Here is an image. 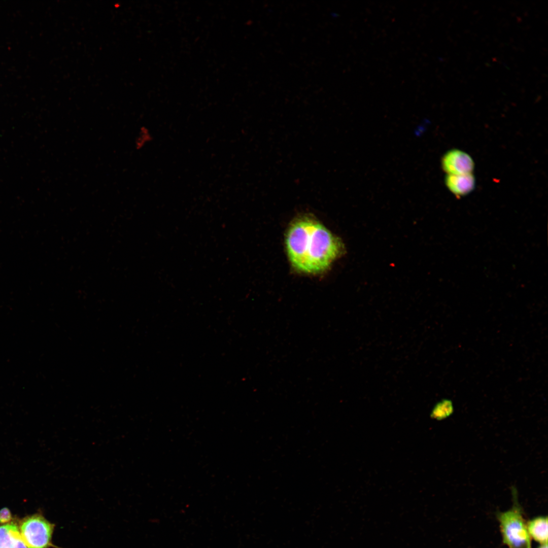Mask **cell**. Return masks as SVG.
Returning a JSON list of instances; mask_svg holds the SVG:
<instances>
[{
  "label": "cell",
  "mask_w": 548,
  "mask_h": 548,
  "mask_svg": "<svg viewBox=\"0 0 548 548\" xmlns=\"http://www.w3.org/2000/svg\"><path fill=\"white\" fill-rule=\"evenodd\" d=\"M445 183L448 188L457 196H464L469 193L475 187V179L471 173L448 175Z\"/></svg>",
  "instance_id": "obj_5"
},
{
  "label": "cell",
  "mask_w": 548,
  "mask_h": 548,
  "mask_svg": "<svg viewBox=\"0 0 548 548\" xmlns=\"http://www.w3.org/2000/svg\"><path fill=\"white\" fill-rule=\"evenodd\" d=\"M474 166V162L470 156L458 149L447 152L442 159V168L448 175L470 174Z\"/></svg>",
  "instance_id": "obj_4"
},
{
  "label": "cell",
  "mask_w": 548,
  "mask_h": 548,
  "mask_svg": "<svg viewBox=\"0 0 548 548\" xmlns=\"http://www.w3.org/2000/svg\"><path fill=\"white\" fill-rule=\"evenodd\" d=\"M21 537L28 548H60L52 543L55 525L41 513L24 518L19 526Z\"/></svg>",
  "instance_id": "obj_3"
},
{
  "label": "cell",
  "mask_w": 548,
  "mask_h": 548,
  "mask_svg": "<svg viewBox=\"0 0 548 548\" xmlns=\"http://www.w3.org/2000/svg\"><path fill=\"white\" fill-rule=\"evenodd\" d=\"M538 548H547V543H545V544H542Z\"/></svg>",
  "instance_id": "obj_11"
},
{
  "label": "cell",
  "mask_w": 548,
  "mask_h": 548,
  "mask_svg": "<svg viewBox=\"0 0 548 548\" xmlns=\"http://www.w3.org/2000/svg\"><path fill=\"white\" fill-rule=\"evenodd\" d=\"M527 529L533 538L542 544L547 543V517H539L528 523Z\"/></svg>",
  "instance_id": "obj_7"
},
{
  "label": "cell",
  "mask_w": 548,
  "mask_h": 548,
  "mask_svg": "<svg viewBox=\"0 0 548 548\" xmlns=\"http://www.w3.org/2000/svg\"><path fill=\"white\" fill-rule=\"evenodd\" d=\"M12 520L10 510L7 507H4L0 510V524L10 523Z\"/></svg>",
  "instance_id": "obj_10"
},
{
  "label": "cell",
  "mask_w": 548,
  "mask_h": 548,
  "mask_svg": "<svg viewBox=\"0 0 548 548\" xmlns=\"http://www.w3.org/2000/svg\"><path fill=\"white\" fill-rule=\"evenodd\" d=\"M286 247L293 267L309 274L324 271L344 252L340 240L307 216L297 218L290 225Z\"/></svg>",
  "instance_id": "obj_1"
},
{
  "label": "cell",
  "mask_w": 548,
  "mask_h": 548,
  "mask_svg": "<svg viewBox=\"0 0 548 548\" xmlns=\"http://www.w3.org/2000/svg\"><path fill=\"white\" fill-rule=\"evenodd\" d=\"M454 412V406L451 400L443 399L437 402L434 406L431 416L437 420L450 417Z\"/></svg>",
  "instance_id": "obj_8"
},
{
  "label": "cell",
  "mask_w": 548,
  "mask_h": 548,
  "mask_svg": "<svg viewBox=\"0 0 548 548\" xmlns=\"http://www.w3.org/2000/svg\"><path fill=\"white\" fill-rule=\"evenodd\" d=\"M511 493L512 508L498 514L503 541L509 548H531L530 537L518 501L516 488L511 487Z\"/></svg>",
  "instance_id": "obj_2"
},
{
  "label": "cell",
  "mask_w": 548,
  "mask_h": 548,
  "mask_svg": "<svg viewBox=\"0 0 548 548\" xmlns=\"http://www.w3.org/2000/svg\"><path fill=\"white\" fill-rule=\"evenodd\" d=\"M0 548H28L21 537L19 526L12 522L0 524Z\"/></svg>",
  "instance_id": "obj_6"
},
{
  "label": "cell",
  "mask_w": 548,
  "mask_h": 548,
  "mask_svg": "<svg viewBox=\"0 0 548 548\" xmlns=\"http://www.w3.org/2000/svg\"><path fill=\"white\" fill-rule=\"evenodd\" d=\"M154 139L153 133L147 126H141L139 128L134 140L133 146L137 151L145 148Z\"/></svg>",
  "instance_id": "obj_9"
}]
</instances>
